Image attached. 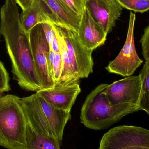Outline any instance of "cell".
<instances>
[{
  "label": "cell",
  "mask_w": 149,
  "mask_h": 149,
  "mask_svg": "<svg viewBox=\"0 0 149 149\" xmlns=\"http://www.w3.org/2000/svg\"><path fill=\"white\" fill-rule=\"evenodd\" d=\"M56 27L64 40L73 75L79 79L87 78L93 72V52L81 44L76 32L63 27Z\"/></svg>",
  "instance_id": "cell-6"
},
{
  "label": "cell",
  "mask_w": 149,
  "mask_h": 149,
  "mask_svg": "<svg viewBox=\"0 0 149 149\" xmlns=\"http://www.w3.org/2000/svg\"><path fill=\"white\" fill-rule=\"evenodd\" d=\"M28 122L21 98L8 94L0 98V146L25 149Z\"/></svg>",
  "instance_id": "cell-4"
},
{
  "label": "cell",
  "mask_w": 149,
  "mask_h": 149,
  "mask_svg": "<svg viewBox=\"0 0 149 149\" xmlns=\"http://www.w3.org/2000/svg\"><path fill=\"white\" fill-rule=\"evenodd\" d=\"M139 75L142 88L138 107L139 110H143L149 115V62L146 61Z\"/></svg>",
  "instance_id": "cell-16"
},
{
  "label": "cell",
  "mask_w": 149,
  "mask_h": 149,
  "mask_svg": "<svg viewBox=\"0 0 149 149\" xmlns=\"http://www.w3.org/2000/svg\"><path fill=\"white\" fill-rule=\"evenodd\" d=\"M28 124L37 134L54 137L62 143L71 112L55 107L37 93L21 98Z\"/></svg>",
  "instance_id": "cell-3"
},
{
  "label": "cell",
  "mask_w": 149,
  "mask_h": 149,
  "mask_svg": "<svg viewBox=\"0 0 149 149\" xmlns=\"http://www.w3.org/2000/svg\"><path fill=\"white\" fill-rule=\"evenodd\" d=\"M0 32H1V30H0Z\"/></svg>",
  "instance_id": "cell-25"
},
{
  "label": "cell",
  "mask_w": 149,
  "mask_h": 149,
  "mask_svg": "<svg viewBox=\"0 0 149 149\" xmlns=\"http://www.w3.org/2000/svg\"><path fill=\"white\" fill-rule=\"evenodd\" d=\"M10 89L9 77L3 63L0 61V93L8 92Z\"/></svg>",
  "instance_id": "cell-20"
},
{
  "label": "cell",
  "mask_w": 149,
  "mask_h": 149,
  "mask_svg": "<svg viewBox=\"0 0 149 149\" xmlns=\"http://www.w3.org/2000/svg\"><path fill=\"white\" fill-rule=\"evenodd\" d=\"M123 8L136 12L149 10V0H117Z\"/></svg>",
  "instance_id": "cell-19"
},
{
  "label": "cell",
  "mask_w": 149,
  "mask_h": 149,
  "mask_svg": "<svg viewBox=\"0 0 149 149\" xmlns=\"http://www.w3.org/2000/svg\"><path fill=\"white\" fill-rule=\"evenodd\" d=\"M15 1L16 3L22 8V11H24L29 8L34 1V0H15Z\"/></svg>",
  "instance_id": "cell-23"
},
{
  "label": "cell",
  "mask_w": 149,
  "mask_h": 149,
  "mask_svg": "<svg viewBox=\"0 0 149 149\" xmlns=\"http://www.w3.org/2000/svg\"><path fill=\"white\" fill-rule=\"evenodd\" d=\"M77 34L81 44L92 52L105 43L107 35L86 7L81 15Z\"/></svg>",
  "instance_id": "cell-12"
},
{
  "label": "cell",
  "mask_w": 149,
  "mask_h": 149,
  "mask_svg": "<svg viewBox=\"0 0 149 149\" xmlns=\"http://www.w3.org/2000/svg\"><path fill=\"white\" fill-rule=\"evenodd\" d=\"M49 65L51 75L55 85L59 82L62 71V61L60 53H55L50 50Z\"/></svg>",
  "instance_id": "cell-18"
},
{
  "label": "cell",
  "mask_w": 149,
  "mask_h": 149,
  "mask_svg": "<svg viewBox=\"0 0 149 149\" xmlns=\"http://www.w3.org/2000/svg\"><path fill=\"white\" fill-rule=\"evenodd\" d=\"M61 145L60 142L54 137L44 136L36 133L28 123L25 149H60Z\"/></svg>",
  "instance_id": "cell-15"
},
{
  "label": "cell",
  "mask_w": 149,
  "mask_h": 149,
  "mask_svg": "<svg viewBox=\"0 0 149 149\" xmlns=\"http://www.w3.org/2000/svg\"><path fill=\"white\" fill-rule=\"evenodd\" d=\"M21 19L23 29L27 33L40 24L49 23L59 26L57 19L42 0H34L29 8L22 11Z\"/></svg>",
  "instance_id": "cell-13"
},
{
  "label": "cell",
  "mask_w": 149,
  "mask_h": 149,
  "mask_svg": "<svg viewBox=\"0 0 149 149\" xmlns=\"http://www.w3.org/2000/svg\"><path fill=\"white\" fill-rule=\"evenodd\" d=\"M2 94L1 93H0V98H1V97H2Z\"/></svg>",
  "instance_id": "cell-24"
},
{
  "label": "cell",
  "mask_w": 149,
  "mask_h": 149,
  "mask_svg": "<svg viewBox=\"0 0 149 149\" xmlns=\"http://www.w3.org/2000/svg\"><path fill=\"white\" fill-rule=\"evenodd\" d=\"M142 55L146 61L149 62V24L144 29V33L140 40Z\"/></svg>",
  "instance_id": "cell-21"
},
{
  "label": "cell",
  "mask_w": 149,
  "mask_h": 149,
  "mask_svg": "<svg viewBox=\"0 0 149 149\" xmlns=\"http://www.w3.org/2000/svg\"><path fill=\"white\" fill-rule=\"evenodd\" d=\"M85 7L107 34L115 26L123 8L117 0H85Z\"/></svg>",
  "instance_id": "cell-11"
},
{
  "label": "cell",
  "mask_w": 149,
  "mask_h": 149,
  "mask_svg": "<svg viewBox=\"0 0 149 149\" xmlns=\"http://www.w3.org/2000/svg\"><path fill=\"white\" fill-rule=\"evenodd\" d=\"M0 30L11 60L12 72L22 88L42 89L36 71L29 33L24 31L15 0H5L0 11Z\"/></svg>",
  "instance_id": "cell-1"
},
{
  "label": "cell",
  "mask_w": 149,
  "mask_h": 149,
  "mask_svg": "<svg viewBox=\"0 0 149 149\" xmlns=\"http://www.w3.org/2000/svg\"><path fill=\"white\" fill-rule=\"evenodd\" d=\"M63 27L77 33L81 16L62 0H42Z\"/></svg>",
  "instance_id": "cell-14"
},
{
  "label": "cell",
  "mask_w": 149,
  "mask_h": 149,
  "mask_svg": "<svg viewBox=\"0 0 149 149\" xmlns=\"http://www.w3.org/2000/svg\"><path fill=\"white\" fill-rule=\"evenodd\" d=\"M31 52L36 71L42 89L53 88L55 83L49 65V45L45 37L42 24H37L29 32Z\"/></svg>",
  "instance_id": "cell-7"
},
{
  "label": "cell",
  "mask_w": 149,
  "mask_h": 149,
  "mask_svg": "<svg viewBox=\"0 0 149 149\" xmlns=\"http://www.w3.org/2000/svg\"><path fill=\"white\" fill-rule=\"evenodd\" d=\"M99 149H149V130L130 125L115 127L104 134Z\"/></svg>",
  "instance_id": "cell-5"
},
{
  "label": "cell",
  "mask_w": 149,
  "mask_h": 149,
  "mask_svg": "<svg viewBox=\"0 0 149 149\" xmlns=\"http://www.w3.org/2000/svg\"><path fill=\"white\" fill-rule=\"evenodd\" d=\"M108 85L102 83L97 86L88 95L82 105L81 122L88 128H108L124 116L139 110L138 106L130 103L110 104L105 94Z\"/></svg>",
  "instance_id": "cell-2"
},
{
  "label": "cell",
  "mask_w": 149,
  "mask_h": 149,
  "mask_svg": "<svg viewBox=\"0 0 149 149\" xmlns=\"http://www.w3.org/2000/svg\"><path fill=\"white\" fill-rule=\"evenodd\" d=\"M141 88L140 75H131L108 84L105 94L112 105L130 103L138 106Z\"/></svg>",
  "instance_id": "cell-10"
},
{
  "label": "cell",
  "mask_w": 149,
  "mask_h": 149,
  "mask_svg": "<svg viewBox=\"0 0 149 149\" xmlns=\"http://www.w3.org/2000/svg\"><path fill=\"white\" fill-rule=\"evenodd\" d=\"M79 79L74 78L66 81H59L53 88L41 89L36 93L55 107L71 112L76 98L81 91Z\"/></svg>",
  "instance_id": "cell-9"
},
{
  "label": "cell",
  "mask_w": 149,
  "mask_h": 149,
  "mask_svg": "<svg viewBox=\"0 0 149 149\" xmlns=\"http://www.w3.org/2000/svg\"><path fill=\"white\" fill-rule=\"evenodd\" d=\"M135 21L136 15L131 11L125 44L118 56L106 67L109 73L128 77L134 74L143 63V60L137 55L135 45L134 28Z\"/></svg>",
  "instance_id": "cell-8"
},
{
  "label": "cell",
  "mask_w": 149,
  "mask_h": 149,
  "mask_svg": "<svg viewBox=\"0 0 149 149\" xmlns=\"http://www.w3.org/2000/svg\"><path fill=\"white\" fill-rule=\"evenodd\" d=\"M81 16L85 8V0H62Z\"/></svg>",
  "instance_id": "cell-22"
},
{
  "label": "cell",
  "mask_w": 149,
  "mask_h": 149,
  "mask_svg": "<svg viewBox=\"0 0 149 149\" xmlns=\"http://www.w3.org/2000/svg\"><path fill=\"white\" fill-rule=\"evenodd\" d=\"M55 27H56V29L58 35H59L60 54H61L62 61V73H61L59 81H66L74 79V78H77L74 77L73 73H72L70 60H69V57H68L66 45H65L63 38L61 33L58 30L56 25H55Z\"/></svg>",
  "instance_id": "cell-17"
}]
</instances>
